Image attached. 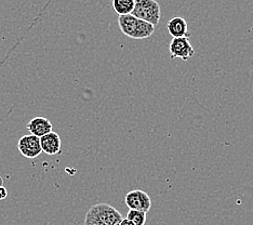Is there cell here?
I'll use <instances>...</instances> for the list:
<instances>
[{"label": "cell", "instance_id": "obj_5", "mask_svg": "<svg viewBox=\"0 0 253 225\" xmlns=\"http://www.w3.org/2000/svg\"><path fill=\"white\" fill-rule=\"evenodd\" d=\"M125 204L130 208V210L147 213L152 207V200L144 190L134 189L125 196Z\"/></svg>", "mask_w": 253, "mask_h": 225}, {"label": "cell", "instance_id": "obj_7", "mask_svg": "<svg viewBox=\"0 0 253 225\" xmlns=\"http://www.w3.org/2000/svg\"><path fill=\"white\" fill-rule=\"evenodd\" d=\"M40 146L42 151L49 156L60 154L62 151L61 137L56 132L51 131L48 135L40 137Z\"/></svg>", "mask_w": 253, "mask_h": 225}, {"label": "cell", "instance_id": "obj_14", "mask_svg": "<svg viewBox=\"0 0 253 225\" xmlns=\"http://www.w3.org/2000/svg\"><path fill=\"white\" fill-rule=\"evenodd\" d=\"M1 186H3V179L1 176H0V187Z\"/></svg>", "mask_w": 253, "mask_h": 225}, {"label": "cell", "instance_id": "obj_12", "mask_svg": "<svg viewBox=\"0 0 253 225\" xmlns=\"http://www.w3.org/2000/svg\"><path fill=\"white\" fill-rule=\"evenodd\" d=\"M8 197V189L4 186L0 187V200H3Z\"/></svg>", "mask_w": 253, "mask_h": 225}, {"label": "cell", "instance_id": "obj_13", "mask_svg": "<svg viewBox=\"0 0 253 225\" xmlns=\"http://www.w3.org/2000/svg\"><path fill=\"white\" fill-rule=\"evenodd\" d=\"M119 225H134V224L132 223L130 220H128V219H126V218H125V219H123L122 222L119 223Z\"/></svg>", "mask_w": 253, "mask_h": 225}, {"label": "cell", "instance_id": "obj_8", "mask_svg": "<svg viewBox=\"0 0 253 225\" xmlns=\"http://www.w3.org/2000/svg\"><path fill=\"white\" fill-rule=\"evenodd\" d=\"M53 126L48 118L44 117H35L28 121L26 125V129L30 131V134L37 137H42L49 132L52 131Z\"/></svg>", "mask_w": 253, "mask_h": 225}, {"label": "cell", "instance_id": "obj_4", "mask_svg": "<svg viewBox=\"0 0 253 225\" xmlns=\"http://www.w3.org/2000/svg\"><path fill=\"white\" fill-rule=\"evenodd\" d=\"M170 57L171 60L181 59L186 62L192 59L195 54V50L189 42V38H173L170 44Z\"/></svg>", "mask_w": 253, "mask_h": 225}, {"label": "cell", "instance_id": "obj_9", "mask_svg": "<svg viewBox=\"0 0 253 225\" xmlns=\"http://www.w3.org/2000/svg\"><path fill=\"white\" fill-rule=\"evenodd\" d=\"M167 30L173 38L191 37V33L188 31L187 22L180 16H174L167 23Z\"/></svg>", "mask_w": 253, "mask_h": 225}, {"label": "cell", "instance_id": "obj_2", "mask_svg": "<svg viewBox=\"0 0 253 225\" xmlns=\"http://www.w3.org/2000/svg\"><path fill=\"white\" fill-rule=\"evenodd\" d=\"M118 25L126 36L133 39H145L151 37L155 32V26L142 21L132 14L119 15Z\"/></svg>", "mask_w": 253, "mask_h": 225}, {"label": "cell", "instance_id": "obj_10", "mask_svg": "<svg viewBox=\"0 0 253 225\" xmlns=\"http://www.w3.org/2000/svg\"><path fill=\"white\" fill-rule=\"evenodd\" d=\"M134 5L135 0H113V9L118 15L131 14Z\"/></svg>", "mask_w": 253, "mask_h": 225}, {"label": "cell", "instance_id": "obj_6", "mask_svg": "<svg viewBox=\"0 0 253 225\" xmlns=\"http://www.w3.org/2000/svg\"><path fill=\"white\" fill-rule=\"evenodd\" d=\"M18 149L25 158H36L42 154V146H40V138L33 135H23L18 142Z\"/></svg>", "mask_w": 253, "mask_h": 225}, {"label": "cell", "instance_id": "obj_11", "mask_svg": "<svg viewBox=\"0 0 253 225\" xmlns=\"http://www.w3.org/2000/svg\"><path fill=\"white\" fill-rule=\"evenodd\" d=\"M146 213L137 210H129L126 219L130 220L134 225H144L146 222Z\"/></svg>", "mask_w": 253, "mask_h": 225}, {"label": "cell", "instance_id": "obj_1", "mask_svg": "<svg viewBox=\"0 0 253 225\" xmlns=\"http://www.w3.org/2000/svg\"><path fill=\"white\" fill-rule=\"evenodd\" d=\"M124 217L117 209L108 204H97L88 210L84 225H119Z\"/></svg>", "mask_w": 253, "mask_h": 225}, {"label": "cell", "instance_id": "obj_3", "mask_svg": "<svg viewBox=\"0 0 253 225\" xmlns=\"http://www.w3.org/2000/svg\"><path fill=\"white\" fill-rule=\"evenodd\" d=\"M131 14L149 24L157 26L162 11H160V5L155 0H135L134 9Z\"/></svg>", "mask_w": 253, "mask_h": 225}]
</instances>
